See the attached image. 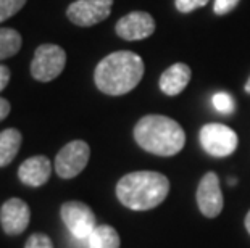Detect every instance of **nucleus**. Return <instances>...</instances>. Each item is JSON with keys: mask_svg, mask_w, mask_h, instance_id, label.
Returning <instances> with one entry per match:
<instances>
[{"mask_svg": "<svg viewBox=\"0 0 250 248\" xmlns=\"http://www.w3.org/2000/svg\"><path fill=\"white\" fill-rule=\"evenodd\" d=\"M66 65V54L60 45L42 44L36 49L31 61V75L36 81L50 82L62 75Z\"/></svg>", "mask_w": 250, "mask_h": 248, "instance_id": "20e7f679", "label": "nucleus"}, {"mask_svg": "<svg viewBox=\"0 0 250 248\" xmlns=\"http://www.w3.org/2000/svg\"><path fill=\"white\" fill-rule=\"evenodd\" d=\"M24 248H54L50 237L45 234H41V232H36L28 239Z\"/></svg>", "mask_w": 250, "mask_h": 248, "instance_id": "6ab92c4d", "label": "nucleus"}, {"mask_svg": "<svg viewBox=\"0 0 250 248\" xmlns=\"http://www.w3.org/2000/svg\"><path fill=\"white\" fill-rule=\"evenodd\" d=\"M115 29L125 40H142L155 33V19L146 12H131L116 23Z\"/></svg>", "mask_w": 250, "mask_h": 248, "instance_id": "9b49d317", "label": "nucleus"}, {"mask_svg": "<svg viewBox=\"0 0 250 248\" xmlns=\"http://www.w3.org/2000/svg\"><path fill=\"white\" fill-rule=\"evenodd\" d=\"M8 81H10V70L7 66L0 65V91H3L7 87Z\"/></svg>", "mask_w": 250, "mask_h": 248, "instance_id": "4be33fe9", "label": "nucleus"}, {"mask_svg": "<svg viewBox=\"0 0 250 248\" xmlns=\"http://www.w3.org/2000/svg\"><path fill=\"white\" fill-rule=\"evenodd\" d=\"M237 3H239V0H215L213 12L216 15H226V13H229L231 10L236 8Z\"/></svg>", "mask_w": 250, "mask_h": 248, "instance_id": "412c9836", "label": "nucleus"}, {"mask_svg": "<svg viewBox=\"0 0 250 248\" xmlns=\"http://www.w3.org/2000/svg\"><path fill=\"white\" fill-rule=\"evenodd\" d=\"M190 68L184 63H174L168 68V70L163 71V75L160 76V89L163 94L167 95L173 97V95H178L188 87V84L190 81Z\"/></svg>", "mask_w": 250, "mask_h": 248, "instance_id": "ddd939ff", "label": "nucleus"}, {"mask_svg": "<svg viewBox=\"0 0 250 248\" xmlns=\"http://www.w3.org/2000/svg\"><path fill=\"white\" fill-rule=\"evenodd\" d=\"M52 174V163L47 156L37 155L31 156L21 163L18 168V177L24 186L41 187L49 181Z\"/></svg>", "mask_w": 250, "mask_h": 248, "instance_id": "f8f14e48", "label": "nucleus"}, {"mask_svg": "<svg viewBox=\"0 0 250 248\" xmlns=\"http://www.w3.org/2000/svg\"><path fill=\"white\" fill-rule=\"evenodd\" d=\"M207 3H208V0H174V5L181 13H190L197 8L205 7Z\"/></svg>", "mask_w": 250, "mask_h": 248, "instance_id": "aec40b11", "label": "nucleus"}, {"mask_svg": "<svg viewBox=\"0 0 250 248\" xmlns=\"http://www.w3.org/2000/svg\"><path fill=\"white\" fill-rule=\"evenodd\" d=\"M144 76L142 58L129 50L113 52L95 68L94 81L100 92L107 95H125L131 92Z\"/></svg>", "mask_w": 250, "mask_h": 248, "instance_id": "f257e3e1", "label": "nucleus"}, {"mask_svg": "<svg viewBox=\"0 0 250 248\" xmlns=\"http://www.w3.org/2000/svg\"><path fill=\"white\" fill-rule=\"evenodd\" d=\"M26 0H0V23L12 18L24 7Z\"/></svg>", "mask_w": 250, "mask_h": 248, "instance_id": "f3484780", "label": "nucleus"}, {"mask_svg": "<svg viewBox=\"0 0 250 248\" xmlns=\"http://www.w3.org/2000/svg\"><path fill=\"white\" fill-rule=\"evenodd\" d=\"M197 205L207 218H216L223 210L220 179L215 172H207L197 187Z\"/></svg>", "mask_w": 250, "mask_h": 248, "instance_id": "9d476101", "label": "nucleus"}, {"mask_svg": "<svg viewBox=\"0 0 250 248\" xmlns=\"http://www.w3.org/2000/svg\"><path fill=\"white\" fill-rule=\"evenodd\" d=\"M90 149L84 140H73L58 152L55 158V171L62 179H71L81 174L87 166Z\"/></svg>", "mask_w": 250, "mask_h": 248, "instance_id": "0eeeda50", "label": "nucleus"}, {"mask_svg": "<svg viewBox=\"0 0 250 248\" xmlns=\"http://www.w3.org/2000/svg\"><path fill=\"white\" fill-rule=\"evenodd\" d=\"M31 210L21 198H10L0 208V226L5 234L20 235L28 229Z\"/></svg>", "mask_w": 250, "mask_h": 248, "instance_id": "1a4fd4ad", "label": "nucleus"}, {"mask_svg": "<svg viewBox=\"0 0 250 248\" xmlns=\"http://www.w3.org/2000/svg\"><path fill=\"white\" fill-rule=\"evenodd\" d=\"M62 221L66 229L78 240H87L95 226V214L86 203L83 202H66L60 208Z\"/></svg>", "mask_w": 250, "mask_h": 248, "instance_id": "423d86ee", "label": "nucleus"}, {"mask_svg": "<svg viewBox=\"0 0 250 248\" xmlns=\"http://www.w3.org/2000/svg\"><path fill=\"white\" fill-rule=\"evenodd\" d=\"M134 139L141 149L158 156H173L183 150L186 134L174 119L163 114H147L134 126Z\"/></svg>", "mask_w": 250, "mask_h": 248, "instance_id": "7ed1b4c3", "label": "nucleus"}, {"mask_svg": "<svg viewBox=\"0 0 250 248\" xmlns=\"http://www.w3.org/2000/svg\"><path fill=\"white\" fill-rule=\"evenodd\" d=\"M200 145L208 155L223 158L232 155L237 149V134L225 124L210 123L200 129Z\"/></svg>", "mask_w": 250, "mask_h": 248, "instance_id": "39448f33", "label": "nucleus"}, {"mask_svg": "<svg viewBox=\"0 0 250 248\" xmlns=\"http://www.w3.org/2000/svg\"><path fill=\"white\" fill-rule=\"evenodd\" d=\"M21 133L18 129H5L0 133V168L8 166L18 155L21 147Z\"/></svg>", "mask_w": 250, "mask_h": 248, "instance_id": "4468645a", "label": "nucleus"}, {"mask_svg": "<svg viewBox=\"0 0 250 248\" xmlns=\"http://www.w3.org/2000/svg\"><path fill=\"white\" fill-rule=\"evenodd\" d=\"M113 0H76L66 10L71 23L83 28H89L107 19L111 13Z\"/></svg>", "mask_w": 250, "mask_h": 248, "instance_id": "6e6552de", "label": "nucleus"}, {"mask_svg": "<svg viewBox=\"0 0 250 248\" xmlns=\"http://www.w3.org/2000/svg\"><path fill=\"white\" fill-rule=\"evenodd\" d=\"M10 113V102L7 98L0 97V121H3Z\"/></svg>", "mask_w": 250, "mask_h": 248, "instance_id": "5701e85b", "label": "nucleus"}, {"mask_svg": "<svg viewBox=\"0 0 250 248\" xmlns=\"http://www.w3.org/2000/svg\"><path fill=\"white\" fill-rule=\"evenodd\" d=\"M169 192L167 176L155 171H136L123 176L116 184V197L126 208L146 211L158 207Z\"/></svg>", "mask_w": 250, "mask_h": 248, "instance_id": "f03ea898", "label": "nucleus"}, {"mask_svg": "<svg viewBox=\"0 0 250 248\" xmlns=\"http://www.w3.org/2000/svg\"><path fill=\"white\" fill-rule=\"evenodd\" d=\"M87 248H120V235L111 226H97L87 239Z\"/></svg>", "mask_w": 250, "mask_h": 248, "instance_id": "2eb2a0df", "label": "nucleus"}, {"mask_svg": "<svg viewBox=\"0 0 250 248\" xmlns=\"http://www.w3.org/2000/svg\"><path fill=\"white\" fill-rule=\"evenodd\" d=\"M246 92L250 94V77H249V81L246 82Z\"/></svg>", "mask_w": 250, "mask_h": 248, "instance_id": "393cba45", "label": "nucleus"}, {"mask_svg": "<svg viewBox=\"0 0 250 248\" xmlns=\"http://www.w3.org/2000/svg\"><path fill=\"white\" fill-rule=\"evenodd\" d=\"M21 34L12 28H0V60L17 55L21 49Z\"/></svg>", "mask_w": 250, "mask_h": 248, "instance_id": "dca6fc26", "label": "nucleus"}, {"mask_svg": "<svg viewBox=\"0 0 250 248\" xmlns=\"http://www.w3.org/2000/svg\"><path fill=\"white\" fill-rule=\"evenodd\" d=\"M213 102V107L218 110L220 113H225V114H231L234 112V100L229 94L226 92H218L211 98Z\"/></svg>", "mask_w": 250, "mask_h": 248, "instance_id": "a211bd4d", "label": "nucleus"}, {"mask_svg": "<svg viewBox=\"0 0 250 248\" xmlns=\"http://www.w3.org/2000/svg\"><path fill=\"white\" fill-rule=\"evenodd\" d=\"M246 228H247L249 234H250V211H249V213H247V216H246Z\"/></svg>", "mask_w": 250, "mask_h": 248, "instance_id": "b1692460", "label": "nucleus"}]
</instances>
